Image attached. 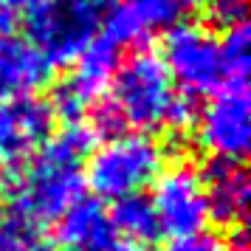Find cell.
<instances>
[{
  "label": "cell",
  "mask_w": 251,
  "mask_h": 251,
  "mask_svg": "<svg viewBox=\"0 0 251 251\" xmlns=\"http://www.w3.org/2000/svg\"><path fill=\"white\" fill-rule=\"evenodd\" d=\"M212 0H183V6H209Z\"/></svg>",
  "instance_id": "cell-23"
},
{
  "label": "cell",
  "mask_w": 251,
  "mask_h": 251,
  "mask_svg": "<svg viewBox=\"0 0 251 251\" xmlns=\"http://www.w3.org/2000/svg\"><path fill=\"white\" fill-rule=\"evenodd\" d=\"M51 65L28 40L12 34H0V99L25 96L46 85Z\"/></svg>",
  "instance_id": "cell-13"
},
{
  "label": "cell",
  "mask_w": 251,
  "mask_h": 251,
  "mask_svg": "<svg viewBox=\"0 0 251 251\" xmlns=\"http://www.w3.org/2000/svg\"><path fill=\"white\" fill-rule=\"evenodd\" d=\"M110 251H152V249H147L144 243H122V246H113Z\"/></svg>",
  "instance_id": "cell-21"
},
{
  "label": "cell",
  "mask_w": 251,
  "mask_h": 251,
  "mask_svg": "<svg viewBox=\"0 0 251 251\" xmlns=\"http://www.w3.org/2000/svg\"><path fill=\"white\" fill-rule=\"evenodd\" d=\"M170 251H226L223 243L209 234V231H195V234H183V237L172 240Z\"/></svg>",
  "instance_id": "cell-19"
},
{
  "label": "cell",
  "mask_w": 251,
  "mask_h": 251,
  "mask_svg": "<svg viewBox=\"0 0 251 251\" xmlns=\"http://www.w3.org/2000/svg\"><path fill=\"white\" fill-rule=\"evenodd\" d=\"M203 195L209 206V217H215L220 226H240L249 212V175L240 161L212 158L201 172Z\"/></svg>",
  "instance_id": "cell-11"
},
{
  "label": "cell",
  "mask_w": 251,
  "mask_h": 251,
  "mask_svg": "<svg viewBox=\"0 0 251 251\" xmlns=\"http://www.w3.org/2000/svg\"><path fill=\"white\" fill-rule=\"evenodd\" d=\"M110 82V104L127 127L133 125L150 133L192 122V104L186 96H178L170 71L155 51H136Z\"/></svg>",
  "instance_id": "cell-2"
},
{
  "label": "cell",
  "mask_w": 251,
  "mask_h": 251,
  "mask_svg": "<svg viewBox=\"0 0 251 251\" xmlns=\"http://www.w3.org/2000/svg\"><path fill=\"white\" fill-rule=\"evenodd\" d=\"M9 3H12L14 9H17V6H25V9H31L34 3H40V0H9Z\"/></svg>",
  "instance_id": "cell-22"
},
{
  "label": "cell",
  "mask_w": 251,
  "mask_h": 251,
  "mask_svg": "<svg viewBox=\"0 0 251 251\" xmlns=\"http://www.w3.org/2000/svg\"><path fill=\"white\" fill-rule=\"evenodd\" d=\"M110 212V223H113L116 234H125L130 243H150L161 234L152 203H150L144 195H130L116 201Z\"/></svg>",
  "instance_id": "cell-14"
},
{
  "label": "cell",
  "mask_w": 251,
  "mask_h": 251,
  "mask_svg": "<svg viewBox=\"0 0 251 251\" xmlns=\"http://www.w3.org/2000/svg\"><path fill=\"white\" fill-rule=\"evenodd\" d=\"M107 0H40L28 9V43L48 65L74 62L96 40Z\"/></svg>",
  "instance_id": "cell-4"
},
{
  "label": "cell",
  "mask_w": 251,
  "mask_h": 251,
  "mask_svg": "<svg viewBox=\"0 0 251 251\" xmlns=\"http://www.w3.org/2000/svg\"><path fill=\"white\" fill-rule=\"evenodd\" d=\"M209 14L223 31L246 25V14H249V3L246 0H212L209 3Z\"/></svg>",
  "instance_id": "cell-17"
},
{
  "label": "cell",
  "mask_w": 251,
  "mask_h": 251,
  "mask_svg": "<svg viewBox=\"0 0 251 251\" xmlns=\"http://www.w3.org/2000/svg\"><path fill=\"white\" fill-rule=\"evenodd\" d=\"M164 65L186 93L203 96L226 85L220 40L198 23H175L164 37Z\"/></svg>",
  "instance_id": "cell-5"
},
{
  "label": "cell",
  "mask_w": 251,
  "mask_h": 251,
  "mask_svg": "<svg viewBox=\"0 0 251 251\" xmlns=\"http://www.w3.org/2000/svg\"><path fill=\"white\" fill-rule=\"evenodd\" d=\"M150 203H152L158 228L172 240L206 228L209 206L203 195V181H201V172H195L189 164H178L161 172L155 178V192Z\"/></svg>",
  "instance_id": "cell-6"
},
{
  "label": "cell",
  "mask_w": 251,
  "mask_h": 251,
  "mask_svg": "<svg viewBox=\"0 0 251 251\" xmlns=\"http://www.w3.org/2000/svg\"><path fill=\"white\" fill-rule=\"evenodd\" d=\"M0 251H48L40 228L12 215L0 217Z\"/></svg>",
  "instance_id": "cell-16"
},
{
  "label": "cell",
  "mask_w": 251,
  "mask_h": 251,
  "mask_svg": "<svg viewBox=\"0 0 251 251\" xmlns=\"http://www.w3.org/2000/svg\"><path fill=\"white\" fill-rule=\"evenodd\" d=\"M12 25H14V6L9 0H0V34L12 31Z\"/></svg>",
  "instance_id": "cell-20"
},
{
  "label": "cell",
  "mask_w": 251,
  "mask_h": 251,
  "mask_svg": "<svg viewBox=\"0 0 251 251\" xmlns=\"http://www.w3.org/2000/svg\"><path fill=\"white\" fill-rule=\"evenodd\" d=\"M220 54H223V74L226 85L223 88H246L251 65V31L249 25L228 28L226 37L220 40Z\"/></svg>",
  "instance_id": "cell-15"
},
{
  "label": "cell",
  "mask_w": 251,
  "mask_h": 251,
  "mask_svg": "<svg viewBox=\"0 0 251 251\" xmlns=\"http://www.w3.org/2000/svg\"><path fill=\"white\" fill-rule=\"evenodd\" d=\"M116 68H119V46H113L107 37L93 40L76 57V68L57 85L51 110H59L68 122L79 119L104 93Z\"/></svg>",
  "instance_id": "cell-9"
},
{
  "label": "cell",
  "mask_w": 251,
  "mask_h": 251,
  "mask_svg": "<svg viewBox=\"0 0 251 251\" xmlns=\"http://www.w3.org/2000/svg\"><path fill=\"white\" fill-rule=\"evenodd\" d=\"M54 110L40 96L0 99V167L12 170L34 155L51 138Z\"/></svg>",
  "instance_id": "cell-8"
},
{
  "label": "cell",
  "mask_w": 251,
  "mask_h": 251,
  "mask_svg": "<svg viewBox=\"0 0 251 251\" xmlns=\"http://www.w3.org/2000/svg\"><path fill=\"white\" fill-rule=\"evenodd\" d=\"M198 144L212 158L240 161L251 144V104L246 88H223L198 119Z\"/></svg>",
  "instance_id": "cell-7"
},
{
  "label": "cell",
  "mask_w": 251,
  "mask_h": 251,
  "mask_svg": "<svg viewBox=\"0 0 251 251\" xmlns=\"http://www.w3.org/2000/svg\"><path fill=\"white\" fill-rule=\"evenodd\" d=\"M125 122H122V116L116 113V107L110 102H104V104H99L96 110H93V133H104V136H122L125 133Z\"/></svg>",
  "instance_id": "cell-18"
},
{
  "label": "cell",
  "mask_w": 251,
  "mask_h": 251,
  "mask_svg": "<svg viewBox=\"0 0 251 251\" xmlns=\"http://www.w3.org/2000/svg\"><path fill=\"white\" fill-rule=\"evenodd\" d=\"M57 237L68 251H110L116 228L99 198H76L57 217Z\"/></svg>",
  "instance_id": "cell-12"
},
{
  "label": "cell",
  "mask_w": 251,
  "mask_h": 251,
  "mask_svg": "<svg viewBox=\"0 0 251 251\" xmlns=\"http://www.w3.org/2000/svg\"><path fill=\"white\" fill-rule=\"evenodd\" d=\"M226 251H249V249H246V243H243V240H237V243H234V246H228Z\"/></svg>",
  "instance_id": "cell-24"
},
{
  "label": "cell",
  "mask_w": 251,
  "mask_h": 251,
  "mask_svg": "<svg viewBox=\"0 0 251 251\" xmlns=\"http://www.w3.org/2000/svg\"><path fill=\"white\" fill-rule=\"evenodd\" d=\"M164 172V150L144 133H122L93 150L88 158V186L99 201L141 195Z\"/></svg>",
  "instance_id": "cell-3"
},
{
  "label": "cell",
  "mask_w": 251,
  "mask_h": 251,
  "mask_svg": "<svg viewBox=\"0 0 251 251\" xmlns=\"http://www.w3.org/2000/svg\"><path fill=\"white\" fill-rule=\"evenodd\" d=\"M96 133L71 122L54 138H48L31 158L3 172L0 198L6 215L40 228L57 220L76 198H82V161L93 152Z\"/></svg>",
  "instance_id": "cell-1"
},
{
  "label": "cell",
  "mask_w": 251,
  "mask_h": 251,
  "mask_svg": "<svg viewBox=\"0 0 251 251\" xmlns=\"http://www.w3.org/2000/svg\"><path fill=\"white\" fill-rule=\"evenodd\" d=\"M183 0H122L104 12V37L113 46H130L150 37L152 31H164L178 23Z\"/></svg>",
  "instance_id": "cell-10"
}]
</instances>
